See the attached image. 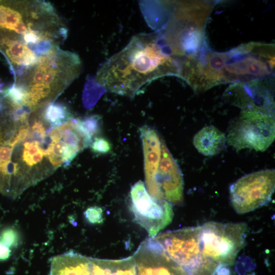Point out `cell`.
Returning <instances> with one entry per match:
<instances>
[{
  "label": "cell",
  "instance_id": "obj_2",
  "mask_svg": "<svg viewBox=\"0 0 275 275\" xmlns=\"http://www.w3.org/2000/svg\"><path fill=\"white\" fill-rule=\"evenodd\" d=\"M212 5L205 2L176 3L160 34L162 43L173 56L194 57L204 42V28Z\"/></svg>",
  "mask_w": 275,
  "mask_h": 275
},
{
  "label": "cell",
  "instance_id": "obj_12",
  "mask_svg": "<svg viewBox=\"0 0 275 275\" xmlns=\"http://www.w3.org/2000/svg\"><path fill=\"white\" fill-rule=\"evenodd\" d=\"M49 275H92L90 257L72 251L54 256Z\"/></svg>",
  "mask_w": 275,
  "mask_h": 275
},
{
  "label": "cell",
  "instance_id": "obj_13",
  "mask_svg": "<svg viewBox=\"0 0 275 275\" xmlns=\"http://www.w3.org/2000/svg\"><path fill=\"white\" fill-rule=\"evenodd\" d=\"M226 141L225 134L212 125L201 129L193 139V144L196 149L205 156H213L219 153L224 148Z\"/></svg>",
  "mask_w": 275,
  "mask_h": 275
},
{
  "label": "cell",
  "instance_id": "obj_16",
  "mask_svg": "<svg viewBox=\"0 0 275 275\" xmlns=\"http://www.w3.org/2000/svg\"><path fill=\"white\" fill-rule=\"evenodd\" d=\"M9 46L6 53L14 63L29 67L38 62L35 53L24 43L17 41H9L6 43Z\"/></svg>",
  "mask_w": 275,
  "mask_h": 275
},
{
  "label": "cell",
  "instance_id": "obj_19",
  "mask_svg": "<svg viewBox=\"0 0 275 275\" xmlns=\"http://www.w3.org/2000/svg\"><path fill=\"white\" fill-rule=\"evenodd\" d=\"M20 240L18 231L14 227H8L0 231V241L9 248H16Z\"/></svg>",
  "mask_w": 275,
  "mask_h": 275
},
{
  "label": "cell",
  "instance_id": "obj_4",
  "mask_svg": "<svg viewBox=\"0 0 275 275\" xmlns=\"http://www.w3.org/2000/svg\"><path fill=\"white\" fill-rule=\"evenodd\" d=\"M274 48L273 45L252 43L227 53L225 82L252 81L269 76L274 69Z\"/></svg>",
  "mask_w": 275,
  "mask_h": 275
},
{
  "label": "cell",
  "instance_id": "obj_11",
  "mask_svg": "<svg viewBox=\"0 0 275 275\" xmlns=\"http://www.w3.org/2000/svg\"><path fill=\"white\" fill-rule=\"evenodd\" d=\"M144 157L146 189L152 184L157 173L161 153V138L153 128L147 125L140 129Z\"/></svg>",
  "mask_w": 275,
  "mask_h": 275
},
{
  "label": "cell",
  "instance_id": "obj_1",
  "mask_svg": "<svg viewBox=\"0 0 275 275\" xmlns=\"http://www.w3.org/2000/svg\"><path fill=\"white\" fill-rule=\"evenodd\" d=\"M168 75L180 76V69L160 33H141L105 61L96 79L109 92L133 97L146 84Z\"/></svg>",
  "mask_w": 275,
  "mask_h": 275
},
{
  "label": "cell",
  "instance_id": "obj_22",
  "mask_svg": "<svg viewBox=\"0 0 275 275\" xmlns=\"http://www.w3.org/2000/svg\"><path fill=\"white\" fill-rule=\"evenodd\" d=\"M85 219L91 224H99L103 223V210L98 206L88 208L84 212Z\"/></svg>",
  "mask_w": 275,
  "mask_h": 275
},
{
  "label": "cell",
  "instance_id": "obj_24",
  "mask_svg": "<svg viewBox=\"0 0 275 275\" xmlns=\"http://www.w3.org/2000/svg\"><path fill=\"white\" fill-rule=\"evenodd\" d=\"M45 36L39 34V32L34 31L30 28L28 32L24 35V40L27 43H37L43 40Z\"/></svg>",
  "mask_w": 275,
  "mask_h": 275
},
{
  "label": "cell",
  "instance_id": "obj_15",
  "mask_svg": "<svg viewBox=\"0 0 275 275\" xmlns=\"http://www.w3.org/2000/svg\"><path fill=\"white\" fill-rule=\"evenodd\" d=\"M51 142L46 153L47 157L54 167L64 163L67 165L79 153L67 143L53 129L50 132Z\"/></svg>",
  "mask_w": 275,
  "mask_h": 275
},
{
  "label": "cell",
  "instance_id": "obj_3",
  "mask_svg": "<svg viewBox=\"0 0 275 275\" xmlns=\"http://www.w3.org/2000/svg\"><path fill=\"white\" fill-rule=\"evenodd\" d=\"M166 254L193 275H214L219 267L202 253L201 227L167 231L153 238Z\"/></svg>",
  "mask_w": 275,
  "mask_h": 275
},
{
  "label": "cell",
  "instance_id": "obj_5",
  "mask_svg": "<svg viewBox=\"0 0 275 275\" xmlns=\"http://www.w3.org/2000/svg\"><path fill=\"white\" fill-rule=\"evenodd\" d=\"M200 227L204 256L219 267L233 265L244 246L247 225L211 221Z\"/></svg>",
  "mask_w": 275,
  "mask_h": 275
},
{
  "label": "cell",
  "instance_id": "obj_27",
  "mask_svg": "<svg viewBox=\"0 0 275 275\" xmlns=\"http://www.w3.org/2000/svg\"><path fill=\"white\" fill-rule=\"evenodd\" d=\"M2 109H3V104L1 101L0 100V113L2 112Z\"/></svg>",
  "mask_w": 275,
  "mask_h": 275
},
{
  "label": "cell",
  "instance_id": "obj_20",
  "mask_svg": "<svg viewBox=\"0 0 275 275\" xmlns=\"http://www.w3.org/2000/svg\"><path fill=\"white\" fill-rule=\"evenodd\" d=\"M26 91L21 86L14 84L6 92V95L14 106L18 107L24 104Z\"/></svg>",
  "mask_w": 275,
  "mask_h": 275
},
{
  "label": "cell",
  "instance_id": "obj_28",
  "mask_svg": "<svg viewBox=\"0 0 275 275\" xmlns=\"http://www.w3.org/2000/svg\"><path fill=\"white\" fill-rule=\"evenodd\" d=\"M2 87V84L0 83V91H1V88Z\"/></svg>",
  "mask_w": 275,
  "mask_h": 275
},
{
  "label": "cell",
  "instance_id": "obj_17",
  "mask_svg": "<svg viewBox=\"0 0 275 275\" xmlns=\"http://www.w3.org/2000/svg\"><path fill=\"white\" fill-rule=\"evenodd\" d=\"M70 114L63 104L58 103L49 105L44 113V119L53 126H59L70 119Z\"/></svg>",
  "mask_w": 275,
  "mask_h": 275
},
{
  "label": "cell",
  "instance_id": "obj_18",
  "mask_svg": "<svg viewBox=\"0 0 275 275\" xmlns=\"http://www.w3.org/2000/svg\"><path fill=\"white\" fill-rule=\"evenodd\" d=\"M79 121L83 130L92 139L99 134L101 126V119L100 116L91 115L82 119H79Z\"/></svg>",
  "mask_w": 275,
  "mask_h": 275
},
{
  "label": "cell",
  "instance_id": "obj_8",
  "mask_svg": "<svg viewBox=\"0 0 275 275\" xmlns=\"http://www.w3.org/2000/svg\"><path fill=\"white\" fill-rule=\"evenodd\" d=\"M130 198V210L134 221L144 228L151 238H154L172 222V205L166 201L154 200L142 181L131 186Z\"/></svg>",
  "mask_w": 275,
  "mask_h": 275
},
{
  "label": "cell",
  "instance_id": "obj_21",
  "mask_svg": "<svg viewBox=\"0 0 275 275\" xmlns=\"http://www.w3.org/2000/svg\"><path fill=\"white\" fill-rule=\"evenodd\" d=\"M21 21V15L17 11L9 8L7 13L0 18V27L12 31L13 27Z\"/></svg>",
  "mask_w": 275,
  "mask_h": 275
},
{
  "label": "cell",
  "instance_id": "obj_14",
  "mask_svg": "<svg viewBox=\"0 0 275 275\" xmlns=\"http://www.w3.org/2000/svg\"><path fill=\"white\" fill-rule=\"evenodd\" d=\"M92 275H136L132 256L118 260L90 257Z\"/></svg>",
  "mask_w": 275,
  "mask_h": 275
},
{
  "label": "cell",
  "instance_id": "obj_6",
  "mask_svg": "<svg viewBox=\"0 0 275 275\" xmlns=\"http://www.w3.org/2000/svg\"><path fill=\"white\" fill-rule=\"evenodd\" d=\"M275 138L273 115L253 111H242L230 125L227 141L237 150L248 148L266 150Z\"/></svg>",
  "mask_w": 275,
  "mask_h": 275
},
{
  "label": "cell",
  "instance_id": "obj_9",
  "mask_svg": "<svg viewBox=\"0 0 275 275\" xmlns=\"http://www.w3.org/2000/svg\"><path fill=\"white\" fill-rule=\"evenodd\" d=\"M183 179L178 164L161 138V153L157 173L152 184L147 189L157 201L181 205L183 200Z\"/></svg>",
  "mask_w": 275,
  "mask_h": 275
},
{
  "label": "cell",
  "instance_id": "obj_7",
  "mask_svg": "<svg viewBox=\"0 0 275 275\" xmlns=\"http://www.w3.org/2000/svg\"><path fill=\"white\" fill-rule=\"evenodd\" d=\"M275 188V171L267 169L243 176L230 187V199L234 210L244 214L264 206Z\"/></svg>",
  "mask_w": 275,
  "mask_h": 275
},
{
  "label": "cell",
  "instance_id": "obj_25",
  "mask_svg": "<svg viewBox=\"0 0 275 275\" xmlns=\"http://www.w3.org/2000/svg\"><path fill=\"white\" fill-rule=\"evenodd\" d=\"M35 49L37 53L43 55H48L52 52L51 43L49 40H42L37 43Z\"/></svg>",
  "mask_w": 275,
  "mask_h": 275
},
{
  "label": "cell",
  "instance_id": "obj_10",
  "mask_svg": "<svg viewBox=\"0 0 275 275\" xmlns=\"http://www.w3.org/2000/svg\"><path fill=\"white\" fill-rule=\"evenodd\" d=\"M132 256L136 275H190L151 237L140 244Z\"/></svg>",
  "mask_w": 275,
  "mask_h": 275
},
{
  "label": "cell",
  "instance_id": "obj_26",
  "mask_svg": "<svg viewBox=\"0 0 275 275\" xmlns=\"http://www.w3.org/2000/svg\"><path fill=\"white\" fill-rule=\"evenodd\" d=\"M11 252L10 248L0 241V261L9 259L11 256Z\"/></svg>",
  "mask_w": 275,
  "mask_h": 275
},
{
  "label": "cell",
  "instance_id": "obj_23",
  "mask_svg": "<svg viewBox=\"0 0 275 275\" xmlns=\"http://www.w3.org/2000/svg\"><path fill=\"white\" fill-rule=\"evenodd\" d=\"M90 146L92 150L96 153H106L111 150L109 142L102 137L94 138Z\"/></svg>",
  "mask_w": 275,
  "mask_h": 275
}]
</instances>
